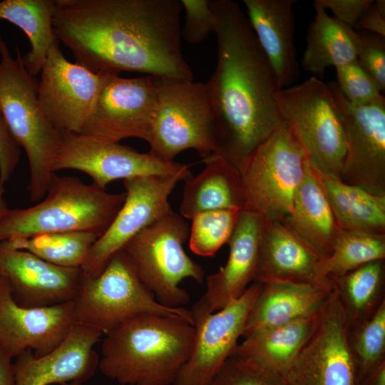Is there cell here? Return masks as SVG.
<instances>
[{
	"label": "cell",
	"mask_w": 385,
	"mask_h": 385,
	"mask_svg": "<svg viewBox=\"0 0 385 385\" xmlns=\"http://www.w3.org/2000/svg\"><path fill=\"white\" fill-rule=\"evenodd\" d=\"M82 274L81 268L57 266L0 242V276L21 307H45L73 301Z\"/></svg>",
	"instance_id": "19"
},
{
	"label": "cell",
	"mask_w": 385,
	"mask_h": 385,
	"mask_svg": "<svg viewBox=\"0 0 385 385\" xmlns=\"http://www.w3.org/2000/svg\"><path fill=\"white\" fill-rule=\"evenodd\" d=\"M347 337L359 384L385 361V300L370 318L347 327Z\"/></svg>",
	"instance_id": "34"
},
{
	"label": "cell",
	"mask_w": 385,
	"mask_h": 385,
	"mask_svg": "<svg viewBox=\"0 0 385 385\" xmlns=\"http://www.w3.org/2000/svg\"><path fill=\"white\" fill-rule=\"evenodd\" d=\"M217 44L216 68L205 83L215 131V150L238 168L277 128L286 125L275 74L240 5L210 0Z\"/></svg>",
	"instance_id": "2"
},
{
	"label": "cell",
	"mask_w": 385,
	"mask_h": 385,
	"mask_svg": "<svg viewBox=\"0 0 385 385\" xmlns=\"http://www.w3.org/2000/svg\"><path fill=\"white\" fill-rule=\"evenodd\" d=\"M205 167L185 180L180 215L186 219L202 212L238 208L245 200L237 168L222 157L212 154L203 159Z\"/></svg>",
	"instance_id": "25"
},
{
	"label": "cell",
	"mask_w": 385,
	"mask_h": 385,
	"mask_svg": "<svg viewBox=\"0 0 385 385\" xmlns=\"http://www.w3.org/2000/svg\"><path fill=\"white\" fill-rule=\"evenodd\" d=\"M73 302L75 323L96 329L103 334L145 313L178 316L193 324L190 309L168 307L155 299L123 250L110 259L98 276L83 273Z\"/></svg>",
	"instance_id": "6"
},
{
	"label": "cell",
	"mask_w": 385,
	"mask_h": 385,
	"mask_svg": "<svg viewBox=\"0 0 385 385\" xmlns=\"http://www.w3.org/2000/svg\"><path fill=\"white\" fill-rule=\"evenodd\" d=\"M190 227L173 211L156 220L133 237L123 249L155 299L168 307H181L190 296L180 287L184 279L202 284L205 271L185 252Z\"/></svg>",
	"instance_id": "8"
},
{
	"label": "cell",
	"mask_w": 385,
	"mask_h": 385,
	"mask_svg": "<svg viewBox=\"0 0 385 385\" xmlns=\"http://www.w3.org/2000/svg\"><path fill=\"white\" fill-rule=\"evenodd\" d=\"M37 84L27 71L19 48L13 56L0 35V109L13 136L26 153L30 170L27 190L31 202L39 201L46 194L62 138L41 108Z\"/></svg>",
	"instance_id": "5"
},
{
	"label": "cell",
	"mask_w": 385,
	"mask_h": 385,
	"mask_svg": "<svg viewBox=\"0 0 385 385\" xmlns=\"http://www.w3.org/2000/svg\"><path fill=\"white\" fill-rule=\"evenodd\" d=\"M67 169L86 173L92 184L101 189L119 179L171 175L190 170L188 165L165 161L117 142L86 133H64L52 171Z\"/></svg>",
	"instance_id": "12"
},
{
	"label": "cell",
	"mask_w": 385,
	"mask_h": 385,
	"mask_svg": "<svg viewBox=\"0 0 385 385\" xmlns=\"http://www.w3.org/2000/svg\"><path fill=\"white\" fill-rule=\"evenodd\" d=\"M195 341L194 325L181 317L140 314L106 334L98 368L121 385H173Z\"/></svg>",
	"instance_id": "3"
},
{
	"label": "cell",
	"mask_w": 385,
	"mask_h": 385,
	"mask_svg": "<svg viewBox=\"0 0 385 385\" xmlns=\"http://www.w3.org/2000/svg\"><path fill=\"white\" fill-rule=\"evenodd\" d=\"M0 385H16L12 358L0 349Z\"/></svg>",
	"instance_id": "43"
},
{
	"label": "cell",
	"mask_w": 385,
	"mask_h": 385,
	"mask_svg": "<svg viewBox=\"0 0 385 385\" xmlns=\"http://www.w3.org/2000/svg\"><path fill=\"white\" fill-rule=\"evenodd\" d=\"M260 288L261 283L254 282L241 297L215 312L190 311L195 341L173 385H210L237 345Z\"/></svg>",
	"instance_id": "17"
},
{
	"label": "cell",
	"mask_w": 385,
	"mask_h": 385,
	"mask_svg": "<svg viewBox=\"0 0 385 385\" xmlns=\"http://www.w3.org/2000/svg\"><path fill=\"white\" fill-rule=\"evenodd\" d=\"M55 0H4L0 19L20 28L29 38L31 49L23 56L29 73H40L51 46L56 41L53 30Z\"/></svg>",
	"instance_id": "30"
},
{
	"label": "cell",
	"mask_w": 385,
	"mask_h": 385,
	"mask_svg": "<svg viewBox=\"0 0 385 385\" xmlns=\"http://www.w3.org/2000/svg\"><path fill=\"white\" fill-rule=\"evenodd\" d=\"M74 324L73 301L45 307H21L0 276V349L12 359L28 349L35 357L48 354Z\"/></svg>",
	"instance_id": "18"
},
{
	"label": "cell",
	"mask_w": 385,
	"mask_h": 385,
	"mask_svg": "<svg viewBox=\"0 0 385 385\" xmlns=\"http://www.w3.org/2000/svg\"><path fill=\"white\" fill-rule=\"evenodd\" d=\"M384 279V260H381L329 279L343 308L347 327L370 318L385 300Z\"/></svg>",
	"instance_id": "31"
},
{
	"label": "cell",
	"mask_w": 385,
	"mask_h": 385,
	"mask_svg": "<svg viewBox=\"0 0 385 385\" xmlns=\"http://www.w3.org/2000/svg\"><path fill=\"white\" fill-rule=\"evenodd\" d=\"M373 3V0H315L314 5L329 9L333 17L353 28Z\"/></svg>",
	"instance_id": "41"
},
{
	"label": "cell",
	"mask_w": 385,
	"mask_h": 385,
	"mask_svg": "<svg viewBox=\"0 0 385 385\" xmlns=\"http://www.w3.org/2000/svg\"><path fill=\"white\" fill-rule=\"evenodd\" d=\"M125 195L86 184L76 177L53 173L43 200L34 206L8 209L0 196V242L73 231L100 237L122 207Z\"/></svg>",
	"instance_id": "4"
},
{
	"label": "cell",
	"mask_w": 385,
	"mask_h": 385,
	"mask_svg": "<svg viewBox=\"0 0 385 385\" xmlns=\"http://www.w3.org/2000/svg\"><path fill=\"white\" fill-rule=\"evenodd\" d=\"M322 260L312 247L284 222L265 220L255 282L324 284L318 281L317 276Z\"/></svg>",
	"instance_id": "22"
},
{
	"label": "cell",
	"mask_w": 385,
	"mask_h": 385,
	"mask_svg": "<svg viewBox=\"0 0 385 385\" xmlns=\"http://www.w3.org/2000/svg\"><path fill=\"white\" fill-rule=\"evenodd\" d=\"M210 385H286L281 374L235 354L226 360Z\"/></svg>",
	"instance_id": "36"
},
{
	"label": "cell",
	"mask_w": 385,
	"mask_h": 385,
	"mask_svg": "<svg viewBox=\"0 0 385 385\" xmlns=\"http://www.w3.org/2000/svg\"><path fill=\"white\" fill-rule=\"evenodd\" d=\"M265 222L258 214L242 210L227 242L230 252L227 262L206 277V291L192 306V312H217L241 297L255 282Z\"/></svg>",
	"instance_id": "20"
},
{
	"label": "cell",
	"mask_w": 385,
	"mask_h": 385,
	"mask_svg": "<svg viewBox=\"0 0 385 385\" xmlns=\"http://www.w3.org/2000/svg\"><path fill=\"white\" fill-rule=\"evenodd\" d=\"M21 157V147L13 136L0 109V194L4 184L16 168Z\"/></svg>",
	"instance_id": "40"
},
{
	"label": "cell",
	"mask_w": 385,
	"mask_h": 385,
	"mask_svg": "<svg viewBox=\"0 0 385 385\" xmlns=\"http://www.w3.org/2000/svg\"><path fill=\"white\" fill-rule=\"evenodd\" d=\"M354 26L358 29L368 30L374 32V34L385 37V15L380 13L372 4Z\"/></svg>",
	"instance_id": "42"
},
{
	"label": "cell",
	"mask_w": 385,
	"mask_h": 385,
	"mask_svg": "<svg viewBox=\"0 0 385 385\" xmlns=\"http://www.w3.org/2000/svg\"><path fill=\"white\" fill-rule=\"evenodd\" d=\"M332 291L324 284L285 281L261 283L247 317L242 337L316 315Z\"/></svg>",
	"instance_id": "24"
},
{
	"label": "cell",
	"mask_w": 385,
	"mask_h": 385,
	"mask_svg": "<svg viewBox=\"0 0 385 385\" xmlns=\"http://www.w3.org/2000/svg\"><path fill=\"white\" fill-rule=\"evenodd\" d=\"M356 58L361 67L385 89V40L376 34H359Z\"/></svg>",
	"instance_id": "39"
},
{
	"label": "cell",
	"mask_w": 385,
	"mask_h": 385,
	"mask_svg": "<svg viewBox=\"0 0 385 385\" xmlns=\"http://www.w3.org/2000/svg\"><path fill=\"white\" fill-rule=\"evenodd\" d=\"M190 170L171 175L136 177L123 180L125 201L108 229L97 239L81 267L96 277L110 259L148 225L171 212L169 197L177 184L191 176Z\"/></svg>",
	"instance_id": "14"
},
{
	"label": "cell",
	"mask_w": 385,
	"mask_h": 385,
	"mask_svg": "<svg viewBox=\"0 0 385 385\" xmlns=\"http://www.w3.org/2000/svg\"><path fill=\"white\" fill-rule=\"evenodd\" d=\"M317 314L251 334L232 354L282 374L312 333Z\"/></svg>",
	"instance_id": "29"
},
{
	"label": "cell",
	"mask_w": 385,
	"mask_h": 385,
	"mask_svg": "<svg viewBox=\"0 0 385 385\" xmlns=\"http://www.w3.org/2000/svg\"><path fill=\"white\" fill-rule=\"evenodd\" d=\"M276 100L284 123L304 150L310 167L340 179L346 138L329 84L313 76L280 89Z\"/></svg>",
	"instance_id": "7"
},
{
	"label": "cell",
	"mask_w": 385,
	"mask_h": 385,
	"mask_svg": "<svg viewBox=\"0 0 385 385\" xmlns=\"http://www.w3.org/2000/svg\"><path fill=\"white\" fill-rule=\"evenodd\" d=\"M345 133L346 155L340 180L378 195H385V99L350 103L330 82Z\"/></svg>",
	"instance_id": "15"
},
{
	"label": "cell",
	"mask_w": 385,
	"mask_h": 385,
	"mask_svg": "<svg viewBox=\"0 0 385 385\" xmlns=\"http://www.w3.org/2000/svg\"><path fill=\"white\" fill-rule=\"evenodd\" d=\"M103 334L75 323L63 341L53 351L35 357L28 349L14 363L16 385H48L77 381L93 376L99 358L94 345Z\"/></svg>",
	"instance_id": "21"
},
{
	"label": "cell",
	"mask_w": 385,
	"mask_h": 385,
	"mask_svg": "<svg viewBox=\"0 0 385 385\" xmlns=\"http://www.w3.org/2000/svg\"><path fill=\"white\" fill-rule=\"evenodd\" d=\"M384 259L385 234L342 230L331 254L318 265L317 279L320 283H329L333 277Z\"/></svg>",
	"instance_id": "32"
},
{
	"label": "cell",
	"mask_w": 385,
	"mask_h": 385,
	"mask_svg": "<svg viewBox=\"0 0 385 385\" xmlns=\"http://www.w3.org/2000/svg\"><path fill=\"white\" fill-rule=\"evenodd\" d=\"M61 385H83V383H79L77 381H71L68 383H63Z\"/></svg>",
	"instance_id": "45"
},
{
	"label": "cell",
	"mask_w": 385,
	"mask_h": 385,
	"mask_svg": "<svg viewBox=\"0 0 385 385\" xmlns=\"http://www.w3.org/2000/svg\"><path fill=\"white\" fill-rule=\"evenodd\" d=\"M185 19L181 38L194 44L204 41L215 32V17L209 0H181Z\"/></svg>",
	"instance_id": "38"
},
{
	"label": "cell",
	"mask_w": 385,
	"mask_h": 385,
	"mask_svg": "<svg viewBox=\"0 0 385 385\" xmlns=\"http://www.w3.org/2000/svg\"><path fill=\"white\" fill-rule=\"evenodd\" d=\"M154 77L123 78L101 73V84L81 133L119 143L127 138L148 141L157 106Z\"/></svg>",
	"instance_id": "13"
},
{
	"label": "cell",
	"mask_w": 385,
	"mask_h": 385,
	"mask_svg": "<svg viewBox=\"0 0 385 385\" xmlns=\"http://www.w3.org/2000/svg\"><path fill=\"white\" fill-rule=\"evenodd\" d=\"M241 209L209 210L195 215L190 227L189 247L202 257H212L227 243L239 220Z\"/></svg>",
	"instance_id": "35"
},
{
	"label": "cell",
	"mask_w": 385,
	"mask_h": 385,
	"mask_svg": "<svg viewBox=\"0 0 385 385\" xmlns=\"http://www.w3.org/2000/svg\"><path fill=\"white\" fill-rule=\"evenodd\" d=\"M155 79L157 106L148 153L168 162L187 149L195 150L203 159L213 154L214 122L205 83Z\"/></svg>",
	"instance_id": "10"
},
{
	"label": "cell",
	"mask_w": 385,
	"mask_h": 385,
	"mask_svg": "<svg viewBox=\"0 0 385 385\" xmlns=\"http://www.w3.org/2000/svg\"><path fill=\"white\" fill-rule=\"evenodd\" d=\"M98 237L93 232L73 231L13 238L3 242L10 248L28 251L57 266L81 268Z\"/></svg>",
	"instance_id": "33"
},
{
	"label": "cell",
	"mask_w": 385,
	"mask_h": 385,
	"mask_svg": "<svg viewBox=\"0 0 385 385\" xmlns=\"http://www.w3.org/2000/svg\"><path fill=\"white\" fill-rule=\"evenodd\" d=\"M296 0H243L247 16L280 88L299 76L294 45Z\"/></svg>",
	"instance_id": "23"
},
{
	"label": "cell",
	"mask_w": 385,
	"mask_h": 385,
	"mask_svg": "<svg viewBox=\"0 0 385 385\" xmlns=\"http://www.w3.org/2000/svg\"><path fill=\"white\" fill-rule=\"evenodd\" d=\"M313 171L341 230L385 234V195Z\"/></svg>",
	"instance_id": "28"
},
{
	"label": "cell",
	"mask_w": 385,
	"mask_h": 385,
	"mask_svg": "<svg viewBox=\"0 0 385 385\" xmlns=\"http://www.w3.org/2000/svg\"><path fill=\"white\" fill-rule=\"evenodd\" d=\"M337 86L351 104L364 106L384 97L375 81L357 60L335 68Z\"/></svg>",
	"instance_id": "37"
},
{
	"label": "cell",
	"mask_w": 385,
	"mask_h": 385,
	"mask_svg": "<svg viewBox=\"0 0 385 385\" xmlns=\"http://www.w3.org/2000/svg\"><path fill=\"white\" fill-rule=\"evenodd\" d=\"M324 259L332 252L342 231L327 198L307 163L289 216L282 222Z\"/></svg>",
	"instance_id": "26"
},
{
	"label": "cell",
	"mask_w": 385,
	"mask_h": 385,
	"mask_svg": "<svg viewBox=\"0 0 385 385\" xmlns=\"http://www.w3.org/2000/svg\"><path fill=\"white\" fill-rule=\"evenodd\" d=\"M282 376L286 385H358L345 314L332 287L312 333Z\"/></svg>",
	"instance_id": "11"
},
{
	"label": "cell",
	"mask_w": 385,
	"mask_h": 385,
	"mask_svg": "<svg viewBox=\"0 0 385 385\" xmlns=\"http://www.w3.org/2000/svg\"><path fill=\"white\" fill-rule=\"evenodd\" d=\"M314 9L316 14L308 27L301 64L319 78L330 66L337 68L357 60L359 34L329 16L325 9L317 6Z\"/></svg>",
	"instance_id": "27"
},
{
	"label": "cell",
	"mask_w": 385,
	"mask_h": 385,
	"mask_svg": "<svg viewBox=\"0 0 385 385\" xmlns=\"http://www.w3.org/2000/svg\"><path fill=\"white\" fill-rule=\"evenodd\" d=\"M307 163L287 126L277 128L238 167L245 210L266 221L284 222L292 211Z\"/></svg>",
	"instance_id": "9"
},
{
	"label": "cell",
	"mask_w": 385,
	"mask_h": 385,
	"mask_svg": "<svg viewBox=\"0 0 385 385\" xmlns=\"http://www.w3.org/2000/svg\"><path fill=\"white\" fill-rule=\"evenodd\" d=\"M40 74L37 96L47 120L61 133H81L98 92L101 73L68 61L56 40Z\"/></svg>",
	"instance_id": "16"
},
{
	"label": "cell",
	"mask_w": 385,
	"mask_h": 385,
	"mask_svg": "<svg viewBox=\"0 0 385 385\" xmlns=\"http://www.w3.org/2000/svg\"><path fill=\"white\" fill-rule=\"evenodd\" d=\"M358 385H385V361L366 376Z\"/></svg>",
	"instance_id": "44"
},
{
	"label": "cell",
	"mask_w": 385,
	"mask_h": 385,
	"mask_svg": "<svg viewBox=\"0 0 385 385\" xmlns=\"http://www.w3.org/2000/svg\"><path fill=\"white\" fill-rule=\"evenodd\" d=\"M178 0H55L56 39L96 73L192 81L181 48Z\"/></svg>",
	"instance_id": "1"
}]
</instances>
